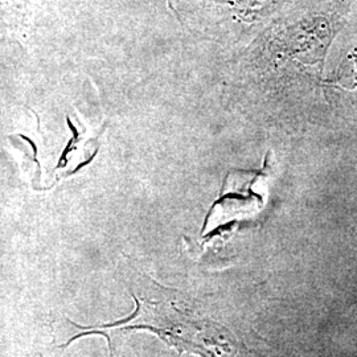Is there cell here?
<instances>
[{"label": "cell", "instance_id": "cell-1", "mask_svg": "<svg viewBox=\"0 0 357 357\" xmlns=\"http://www.w3.org/2000/svg\"><path fill=\"white\" fill-rule=\"evenodd\" d=\"M24 0H0V33L19 29L26 22Z\"/></svg>", "mask_w": 357, "mask_h": 357}]
</instances>
